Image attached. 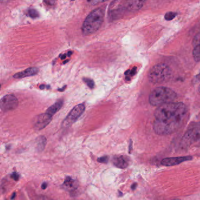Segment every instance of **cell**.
Instances as JSON below:
<instances>
[{"label":"cell","mask_w":200,"mask_h":200,"mask_svg":"<svg viewBox=\"0 0 200 200\" xmlns=\"http://www.w3.org/2000/svg\"><path fill=\"white\" fill-rule=\"evenodd\" d=\"M85 110L84 104H80L74 107L63 122V126L68 128L75 123Z\"/></svg>","instance_id":"6"},{"label":"cell","mask_w":200,"mask_h":200,"mask_svg":"<svg viewBox=\"0 0 200 200\" xmlns=\"http://www.w3.org/2000/svg\"></svg>","instance_id":"33"},{"label":"cell","mask_w":200,"mask_h":200,"mask_svg":"<svg viewBox=\"0 0 200 200\" xmlns=\"http://www.w3.org/2000/svg\"><path fill=\"white\" fill-rule=\"evenodd\" d=\"M46 139L44 136H41L36 139V147L38 151H42L44 150L46 145Z\"/></svg>","instance_id":"16"},{"label":"cell","mask_w":200,"mask_h":200,"mask_svg":"<svg viewBox=\"0 0 200 200\" xmlns=\"http://www.w3.org/2000/svg\"><path fill=\"white\" fill-rule=\"evenodd\" d=\"M72 1H73V0H72Z\"/></svg>","instance_id":"34"},{"label":"cell","mask_w":200,"mask_h":200,"mask_svg":"<svg viewBox=\"0 0 200 200\" xmlns=\"http://www.w3.org/2000/svg\"><path fill=\"white\" fill-rule=\"evenodd\" d=\"M52 116L49 115L48 113H45L41 114L38 116L34 125V128L36 130H41L44 129L45 126L49 124V122L52 120Z\"/></svg>","instance_id":"9"},{"label":"cell","mask_w":200,"mask_h":200,"mask_svg":"<svg viewBox=\"0 0 200 200\" xmlns=\"http://www.w3.org/2000/svg\"><path fill=\"white\" fill-rule=\"evenodd\" d=\"M192 159V157L191 156L167 157L161 160V164L165 166H173L176 165H179L184 162L191 160Z\"/></svg>","instance_id":"8"},{"label":"cell","mask_w":200,"mask_h":200,"mask_svg":"<svg viewBox=\"0 0 200 200\" xmlns=\"http://www.w3.org/2000/svg\"><path fill=\"white\" fill-rule=\"evenodd\" d=\"M67 56H68V54H62V55L61 56V59H63H63H65Z\"/></svg>","instance_id":"28"},{"label":"cell","mask_w":200,"mask_h":200,"mask_svg":"<svg viewBox=\"0 0 200 200\" xmlns=\"http://www.w3.org/2000/svg\"><path fill=\"white\" fill-rule=\"evenodd\" d=\"M28 16L32 18H36L39 17V13L35 9H30L28 11Z\"/></svg>","instance_id":"19"},{"label":"cell","mask_w":200,"mask_h":200,"mask_svg":"<svg viewBox=\"0 0 200 200\" xmlns=\"http://www.w3.org/2000/svg\"><path fill=\"white\" fill-rule=\"evenodd\" d=\"M187 112L182 102H170L158 107L154 111V132L161 136L175 132L183 123Z\"/></svg>","instance_id":"1"},{"label":"cell","mask_w":200,"mask_h":200,"mask_svg":"<svg viewBox=\"0 0 200 200\" xmlns=\"http://www.w3.org/2000/svg\"><path fill=\"white\" fill-rule=\"evenodd\" d=\"M66 88H67V85H64L62 88L58 89V91H65V89H66Z\"/></svg>","instance_id":"29"},{"label":"cell","mask_w":200,"mask_h":200,"mask_svg":"<svg viewBox=\"0 0 200 200\" xmlns=\"http://www.w3.org/2000/svg\"><path fill=\"white\" fill-rule=\"evenodd\" d=\"M137 73V67H134L132 69H129L128 70L125 72V76H126V81H130L131 80V78L133 77Z\"/></svg>","instance_id":"17"},{"label":"cell","mask_w":200,"mask_h":200,"mask_svg":"<svg viewBox=\"0 0 200 200\" xmlns=\"http://www.w3.org/2000/svg\"><path fill=\"white\" fill-rule=\"evenodd\" d=\"M130 160L126 156H116L113 159V164L117 168L125 169L129 166Z\"/></svg>","instance_id":"11"},{"label":"cell","mask_w":200,"mask_h":200,"mask_svg":"<svg viewBox=\"0 0 200 200\" xmlns=\"http://www.w3.org/2000/svg\"><path fill=\"white\" fill-rule=\"evenodd\" d=\"M63 186L67 190L72 191L75 190L78 187V182H76L75 180L72 178L71 177H67L64 181Z\"/></svg>","instance_id":"14"},{"label":"cell","mask_w":200,"mask_h":200,"mask_svg":"<svg viewBox=\"0 0 200 200\" xmlns=\"http://www.w3.org/2000/svg\"><path fill=\"white\" fill-rule=\"evenodd\" d=\"M63 102L62 100H59L57 102H55L52 105L48 108V109L46 111V113L49 114V115L53 116L56 112L59 111V110L62 107Z\"/></svg>","instance_id":"15"},{"label":"cell","mask_w":200,"mask_h":200,"mask_svg":"<svg viewBox=\"0 0 200 200\" xmlns=\"http://www.w3.org/2000/svg\"><path fill=\"white\" fill-rule=\"evenodd\" d=\"M83 81L86 85H87L90 89H94L95 87V82L93 80L89 78H86L84 77L83 79Z\"/></svg>","instance_id":"18"},{"label":"cell","mask_w":200,"mask_h":200,"mask_svg":"<svg viewBox=\"0 0 200 200\" xmlns=\"http://www.w3.org/2000/svg\"><path fill=\"white\" fill-rule=\"evenodd\" d=\"M177 97V94L168 87H157L149 96V102L151 105L158 106L173 102Z\"/></svg>","instance_id":"3"},{"label":"cell","mask_w":200,"mask_h":200,"mask_svg":"<svg viewBox=\"0 0 200 200\" xmlns=\"http://www.w3.org/2000/svg\"><path fill=\"white\" fill-rule=\"evenodd\" d=\"M177 15V13L174 12H168L165 14V18L166 21H171Z\"/></svg>","instance_id":"20"},{"label":"cell","mask_w":200,"mask_h":200,"mask_svg":"<svg viewBox=\"0 0 200 200\" xmlns=\"http://www.w3.org/2000/svg\"><path fill=\"white\" fill-rule=\"evenodd\" d=\"M38 200H52L51 198H50L49 197H46V196H41L38 197Z\"/></svg>","instance_id":"25"},{"label":"cell","mask_w":200,"mask_h":200,"mask_svg":"<svg viewBox=\"0 0 200 200\" xmlns=\"http://www.w3.org/2000/svg\"><path fill=\"white\" fill-rule=\"evenodd\" d=\"M104 12L101 8L95 9L85 19L82 27V31L85 36L90 35L98 31L103 22Z\"/></svg>","instance_id":"2"},{"label":"cell","mask_w":200,"mask_h":200,"mask_svg":"<svg viewBox=\"0 0 200 200\" xmlns=\"http://www.w3.org/2000/svg\"><path fill=\"white\" fill-rule=\"evenodd\" d=\"M136 186H137V184L136 183H134L133 184L132 186V189L133 190H135V188H136Z\"/></svg>","instance_id":"30"},{"label":"cell","mask_w":200,"mask_h":200,"mask_svg":"<svg viewBox=\"0 0 200 200\" xmlns=\"http://www.w3.org/2000/svg\"><path fill=\"white\" fill-rule=\"evenodd\" d=\"M40 89L41 90H44V89H50V85H41L40 87Z\"/></svg>","instance_id":"26"},{"label":"cell","mask_w":200,"mask_h":200,"mask_svg":"<svg viewBox=\"0 0 200 200\" xmlns=\"http://www.w3.org/2000/svg\"><path fill=\"white\" fill-rule=\"evenodd\" d=\"M15 193H13L12 197H11V200H13L14 198H15Z\"/></svg>","instance_id":"32"},{"label":"cell","mask_w":200,"mask_h":200,"mask_svg":"<svg viewBox=\"0 0 200 200\" xmlns=\"http://www.w3.org/2000/svg\"><path fill=\"white\" fill-rule=\"evenodd\" d=\"M147 0H127L126 8L131 12H136L141 9Z\"/></svg>","instance_id":"10"},{"label":"cell","mask_w":200,"mask_h":200,"mask_svg":"<svg viewBox=\"0 0 200 200\" xmlns=\"http://www.w3.org/2000/svg\"><path fill=\"white\" fill-rule=\"evenodd\" d=\"M194 47L192 51V56L194 60L198 62L200 61V33L195 36L192 41Z\"/></svg>","instance_id":"12"},{"label":"cell","mask_w":200,"mask_h":200,"mask_svg":"<svg viewBox=\"0 0 200 200\" xmlns=\"http://www.w3.org/2000/svg\"><path fill=\"white\" fill-rule=\"evenodd\" d=\"M39 72V69L36 67H30L28 68L24 71H21L18 73L13 76L14 78L15 79H21L26 77L34 76L36 74H38Z\"/></svg>","instance_id":"13"},{"label":"cell","mask_w":200,"mask_h":200,"mask_svg":"<svg viewBox=\"0 0 200 200\" xmlns=\"http://www.w3.org/2000/svg\"><path fill=\"white\" fill-rule=\"evenodd\" d=\"M184 146L200 145V122H197L189 126L181 140Z\"/></svg>","instance_id":"5"},{"label":"cell","mask_w":200,"mask_h":200,"mask_svg":"<svg viewBox=\"0 0 200 200\" xmlns=\"http://www.w3.org/2000/svg\"><path fill=\"white\" fill-rule=\"evenodd\" d=\"M11 177L12 178H13L14 180H15V181H18V180H19V174H18V173H17L14 172V173H13L11 174Z\"/></svg>","instance_id":"24"},{"label":"cell","mask_w":200,"mask_h":200,"mask_svg":"<svg viewBox=\"0 0 200 200\" xmlns=\"http://www.w3.org/2000/svg\"><path fill=\"white\" fill-rule=\"evenodd\" d=\"M47 183L46 182H44V183H42V189H46V188L47 187Z\"/></svg>","instance_id":"27"},{"label":"cell","mask_w":200,"mask_h":200,"mask_svg":"<svg viewBox=\"0 0 200 200\" xmlns=\"http://www.w3.org/2000/svg\"><path fill=\"white\" fill-rule=\"evenodd\" d=\"M67 54H68V57H70L71 56L72 54V52H69Z\"/></svg>","instance_id":"31"},{"label":"cell","mask_w":200,"mask_h":200,"mask_svg":"<svg viewBox=\"0 0 200 200\" xmlns=\"http://www.w3.org/2000/svg\"><path fill=\"white\" fill-rule=\"evenodd\" d=\"M171 69L165 64H158L152 67L148 73V79L153 84L167 81L171 76Z\"/></svg>","instance_id":"4"},{"label":"cell","mask_w":200,"mask_h":200,"mask_svg":"<svg viewBox=\"0 0 200 200\" xmlns=\"http://www.w3.org/2000/svg\"><path fill=\"white\" fill-rule=\"evenodd\" d=\"M45 3L49 5H53L55 4L56 0H44Z\"/></svg>","instance_id":"23"},{"label":"cell","mask_w":200,"mask_h":200,"mask_svg":"<svg viewBox=\"0 0 200 200\" xmlns=\"http://www.w3.org/2000/svg\"><path fill=\"white\" fill-rule=\"evenodd\" d=\"M18 101L13 95H7L1 98L0 106L2 111L4 112L12 111L18 107Z\"/></svg>","instance_id":"7"},{"label":"cell","mask_w":200,"mask_h":200,"mask_svg":"<svg viewBox=\"0 0 200 200\" xmlns=\"http://www.w3.org/2000/svg\"><path fill=\"white\" fill-rule=\"evenodd\" d=\"M109 160V157L107 156H105L101 157L98 158V161L99 163H107Z\"/></svg>","instance_id":"22"},{"label":"cell","mask_w":200,"mask_h":200,"mask_svg":"<svg viewBox=\"0 0 200 200\" xmlns=\"http://www.w3.org/2000/svg\"><path fill=\"white\" fill-rule=\"evenodd\" d=\"M106 0H86L87 3L89 4L92 5H97L100 3H103L105 1H106Z\"/></svg>","instance_id":"21"}]
</instances>
